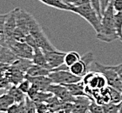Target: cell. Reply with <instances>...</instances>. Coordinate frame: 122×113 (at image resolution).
Masks as SVG:
<instances>
[{
	"mask_svg": "<svg viewBox=\"0 0 122 113\" xmlns=\"http://www.w3.org/2000/svg\"><path fill=\"white\" fill-rule=\"evenodd\" d=\"M114 9L112 0L107 6V10L102 14L101 27L99 33H96V38L105 43H111L119 38L114 21Z\"/></svg>",
	"mask_w": 122,
	"mask_h": 113,
	"instance_id": "1",
	"label": "cell"
},
{
	"mask_svg": "<svg viewBox=\"0 0 122 113\" xmlns=\"http://www.w3.org/2000/svg\"><path fill=\"white\" fill-rule=\"evenodd\" d=\"M70 11L80 16L92 26L96 33L99 32L100 27H101L102 18L99 16L96 10L92 7L91 3L80 5V6H70Z\"/></svg>",
	"mask_w": 122,
	"mask_h": 113,
	"instance_id": "2",
	"label": "cell"
},
{
	"mask_svg": "<svg viewBox=\"0 0 122 113\" xmlns=\"http://www.w3.org/2000/svg\"><path fill=\"white\" fill-rule=\"evenodd\" d=\"M6 47L9 48L18 58L30 60L32 59L34 50L25 42L17 41L10 38L6 39Z\"/></svg>",
	"mask_w": 122,
	"mask_h": 113,
	"instance_id": "3",
	"label": "cell"
},
{
	"mask_svg": "<svg viewBox=\"0 0 122 113\" xmlns=\"http://www.w3.org/2000/svg\"><path fill=\"white\" fill-rule=\"evenodd\" d=\"M93 69L95 71L101 73L105 76L107 81V85L118 89L122 92V81L114 70L110 68L109 65H103L99 62L94 63Z\"/></svg>",
	"mask_w": 122,
	"mask_h": 113,
	"instance_id": "4",
	"label": "cell"
},
{
	"mask_svg": "<svg viewBox=\"0 0 122 113\" xmlns=\"http://www.w3.org/2000/svg\"><path fill=\"white\" fill-rule=\"evenodd\" d=\"M93 62V53L89 51L82 56L81 58L78 62L70 66V71L72 74L83 78L88 71H90V68Z\"/></svg>",
	"mask_w": 122,
	"mask_h": 113,
	"instance_id": "5",
	"label": "cell"
},
{
	"mask_svg": "<svg viewBox=\"0 0 122 113\" xmlns=\"http://www.w3.org/2000/svg\"><path fill=\"white\" fill-rule=\"evenodd\" d=\"M49 78L52 83L58 84H68L82 80V78L72 74L70 70H51Z\"/></svg>",
	"mask_w": 122,
	"mask_h": 113,
	"instance_id": "6",
	"label": "cell"
},
{
	"mask_svg": "<svg viewBox=\"0 0 122 113\" xmlns=\"http://www.w3.org/2000/svg\"><path fill=\"white\" fill-rule=\"evenodd\" d=\"M47 91L51 92L54 96L59 98L60 100L64 102H71L74 103L76 99V97L71 95V93L68 90V89L63 84H51L49 86Z\"/></svg>",
	"mask_w": 122,
	"mask_h": 113,
	"instance_id": "7",
	"label": "cell"
},
{
	"mask_svg": "<svg viewBox=\"0 0 122 113\" xmlns=\"http://www.w3.org/2000/svg\"><path fill=\"white\" fill-rule=\"evenodd\" d=\"M46 59L47 61L48 64L50 65L51 69L60 66L65 63V51H60L58 50H43Z\"/></svg>",
	"mask_w": 122,
	"mask_h": 113,
	"instance_id": "8",
	"label": "cell"
},
{
	"mask_svg": "<svg viewBox=\"0 0 122 113\" xmlns=\"http://www.w3.org/2000/svg\"><path fill=\"white\" fill-rule=\"evenodd\" d=\"M15 15H16V24L17 28L21 30L26 35L29 34V18L30 14L26 12L25 10L20 8H15Z\"/></svg>",
	"mask_w": 122,
	"mask_h": 113,
	"instance_id": "9",
	"label": "cell"
},
{
	"mask_svg": "<svg viewBox=\"0 0 122 113\" xmlns=\"http://www.w3.org/2000/svg\"><path fill=\"white\" fill-rule=\"evenodd\" d=\"M25 78L28 79L31 84L36 86L41 91H47L49 86L52 84V81L49 76H38V77H31L27 74L25 75Z\"/></svg>",
	"mask_w": 122,
	"mask_h": 113,
	"instance_id": "10",
	"label": "cell"
},
{
	"mask_svg": "<svg viewBox=\"0 0 122 113\" xmlns=\"http://www.w3.org/2000/svg\"><path fill=\"white\" fill-rule=\"evenodd\" d=\"M91 99L86 96L76 97L73 103L72 113H88Z\"/></svg>",
	"mask_w": 122,
	"mask_h": 113,
	"instance_id": "11",
	"label": "cell"
},
{
	"mask_svg": "<svg viewBox=\"0 0 122 113\" xmlns=\"http://www.w3.org/2000/svg\"><path fill=\"white\" fill-rule=\"evenodd\" d=\"M17 28V24H16V15H15V9L8 13L7 18L5 19V30L6 39L10 38L12 37L13 31Z\"/></svg>",
	"mask_w": 122,
	"mask_h": 113,
	"instance_id": "12",
	"label": "cell"
},
{
	"mask_svg": "<svg viewBox=\"0 0 122 113\" xmlns=\"http://www.w3.org/2000/svg\"><path fill=\"white\" fill-rule=\"evenodd\" d=\"M68 89V90L71 93V95L74 97H79V96H86V86L83 81H79L77 83L68 84H63Z\"/></svg>",
	"mask_w": 122,
	"mask_h": 113,
	"instance_id": "13",
	"label": "cell"
},
{
	"mask_svg": "<svg viewBox=\"0 0 122 113\" xmlns=\"http://www.w3.org/2000/svg\"><path fill=\"white\" fill-rule=\"evenodd\" d=\"M31 61H32V63L34 64L42 66V67L46 68L48 70H51L50 65L47 63V61H46L43 50L40 49V48H38V49L34 50V53H33V57Z\"/></svg>",
	"mask_w": 122,
	"mask_h": 113,
	"instance_id": "14",
	"label": "cell"
},
{
	"mask_svg": "<svg viewBox=\"0 0 122 113\" xmlns=\"http://www.w3.org/2000/svg\"><path fill=\"white\" fill-rule=\"evenodd\" d=\"M7 92L14 98L15 103H18L25 102L26 97H27L25 93H24L20 89L18 88V85H12L11 84L10 86V88L7 90Z\"/></svg>",
	"mask_w": 122,
	"mask_h": 113,
	"instance_id": "15",
	"label": "cell"
},
{
	"mask_svg": "<svg viewBox=\"0 0 122 113\" xmlns=\"http://www.w3.org/2000/svg\"><path fill=\"white\" fill-rule=\"evenodd\" d=\"M50 72H51V70L32 64L27 70L25 74L31 76V77H38V76H49Z\"/></svg>",
	"mask_w": 122,
	"mask_h": 113,
	"instance_id": "16",
	"label": "cell"
},
{
	"mask_svg": "<svg viewBox=\"0 0 122 113\" xmlns=\"http://www.w3.org/2000/svg\"><path fill=\"white\" fill-rule=\"evenodd\" d=\"M14 103H15L14 98L8 92L0 95V112L6 113L8 108Z\"/></svg>",
	"mask_w": 122,
	"mask_h": 113,
	"instance_id": "17",
	"label": "cell"
},
{
	"mask_svg": "<svg viewBox=\"0 0 122 113\" xmlns=\"http://www.w3.org/2000/svg\"><path fill=\"white\" fill-rule=\"evenodd\" d=\"M46 103H48L49 106V110L53 113L55 111H59V110H62L63 108V104H64V101L60 100L59 98H57L56 96H52L49 98L48 100L46 101Z\"/></svg>",
	"mask_w": 122,
	"mask_h": 113,
	"instance_id": "18",
	"label": "cell"
},
{
	"mask_svg": "<svg viewBox=\"0 0 122 113\" xmlns=\"http://www.w3.org/2000/svg\"><path fill=\"white\" fill-rule=\"evenodd\" d=\"M38 1H40L41 3H43L44 5L50 6V7L59 9V10H68V11H70V6L66 5L63 2H61L60 0H38Z\"/></svg>",
	"mask_w": 122,
	"mask_h": 113,
	"instance_id": "19",
	"label": "cell"
},
{
	"mask_svg": "<svg viewBox=\"0 0 122 113\" xmlns=\"http://www.w3.org/2000/svg\"><path fill=\"white\" fill-rule=\"evenodd\" d=\"M32 64H33L32 61L30 60V59H25V58H18V59L12 64V65L17 68V69H18V70H20L21 71H23V72L25 73Z\"/></svg>",
	"mask_w": 122,
	"mask_h": 113,
	"instance_id": "20",
	"label": "cell"
},
{
	"mask_svg": "<svg viewBox=\"0 0 122 113\" xmlns=\"http://www.w3.org/2000/svg\"><path fill=\"white\" fill-rule=\"evenodd\" d=\"M8 13L0 14V46L6 47V36L5 30V23Z\"/></svg>",
	"mask_w": 122,
	"mask_h": 113,
	"instance_id": "21",
	"label": "cell"
},
{
	"mask_svg": "<svg viewBox=\"0 0 122 113\" xmlns=\"http://www.w3.org/2000/svg\"><path fill=\"white\" fill-rule=\"evenodd\" d=\"M80 58L81 57L77 51H68L66 53V56H65V64L70 67L73 64L78 62Z\"/></svg>",
	"mask_w": 122,
	"mask_h": 113,
	"instance_id": "22",
	"label": "cell"
},
{
	"mask_svg": "<svg viewBox=\"0 0 122 113\" xmlns=\"http://www.w3.org/2000/svg\"><path fill=\"white\" fill-rule=\"evenodd\" d=\"M111 95V102L114 103H120L122 102V92L118 89L108 86Z\"/></svg>",
	"mask_w": 122,
	"mask_h": 113,
	"instance_id": "23",
	"label": "cell"
},
{
	"mask_svg": "<svg viewBox=\"0 0 122 113\" xmlns=\"http://www.w3.org/2000/svg\"><path fill=\"white\" fill-rule=\"evenodd\" d=\"M120 103H107L106 104H103V111L104 113H120Z\"/></svg>",
	"mask_w": 122,
	"mask_h": 113,
	"instance_id": "24",
	"label": "cell"
},
{
	"mask_svg": "<svg viewBox=\"0 0 122 113\" xmlns=\"http://www.w3.org/2000/svg\"><path fill=\"white\" fill-rule=\"evenodd\" d=\"M53 94L51 92H49V91H41L39 90L37 95L35 96V98H33V101L35 103H39V102H45L46 103V101L48 100L49 98L52 97Z\"/></svg>",
	"mask_w": 122,
	"mask_h": 113,
	"instance_id": "25",
	"label": "cell"
},
{
	"mask_svg": "<svg viewBox=\"0 0 122 113\" xmlns=\"http://www.w3.org/2000/svg\"><path fill=\"white\" fill-rule=\"evenodd\" d=\"M114 21L117 33L119 35V38H120V37H122V11H117L115 13Z\"/></svg>",
	"mask_w": 122,
	"mask_h": 113,
	"instance_id": "26",
	"label": "cell"
},
{
	"mask_svg": "<svg viewBox=\"0 0 122 113\" xmlns=\"http://www.w3.org/2000/svg\"><path fill=\"white\" fill-rule=\"evenodd\" d=\"M89 112L90 113H104L103 107L101 104H99L94 100H91V103L89 105Z\"/></svg>",
	"mask_w": 122,
	"mask_h": 113,
	"instance_id": "27",
	"label": "cell"
},
{
	"mask_svg": "<svg viewBox=\"0 0 122 113\" xmlns=\"http://www.w3.org/2000/svg\"><path fill=\"white\" fill-rule=\"evenodd\" d=\"M25 37H26L25 33H24L23 31H22L21 30H19L18 28H16L15 30L13 31V34H12V37H11V38H14V39L17 41L25 42Z\"/></svg>",
	"mask_w": 122,
	"mask_h": 113,
	"instance_id": "28",
	"label": "cell"
},
{
	"mask_svg": "<svg viewBox=\"0 0 122 113\" xmlns=\"http://www.w3.org/2000/svg\"><path fill=\"white\" fill-rule=\"evenodd\" d=\"M30 86H31V83H30L28 79H25V78L23 81H21L20 83L18 84V88L20 89L24 93H25V94H27L28 90L30 88Z\"/></svg>",
	"mask_w": 122,
	"mask_h": 113,
	"instance_id": "29",
	"label": "cell"
},
{
	"mask_svg": "<svg viewBox=\"0 0 122 113\" xmlns=\"http://www.w3.org/2000/svg\"><path fill=\"white\" fill-rule=\"evenodd\" d=\"M35 104H36V111H37V113H45L46 111H50L47 103L39 102V103H35Z\"/></svg>",
	"mask_w": 122,
	"mask_h": 113,
	"instance_id": "30",
	"label": "cell"
},
{
	"mask_svg": "<svg viewBox=\"0 0 122 113\" xmlns=\"http://www.w3.org/2000/svg\"><path fill=\"white\" fill-rule=\"evenodd\" d=\"M25 42L26 44H28L30 45V47H32L33 50H36V49L39 48L38 46V44H37V42H36L35 38H33V37L31 35H30V33H29L28 35H26L25 40Z\"/></svg>",
	"mask_w": 122,
	"mask_h": 113,
	"instance_id": "31",
	"label": "cell"
},
{
	"mask_svg": "<svg viewBox=\"0 0 122 113\" xmlns=\"http://www.w3.org/2000/svg\"><path fill=\"white\" fill-rule=\"evenodd\" d=\"M11 85L9 81L6 79L5 76L0 73V89H5V90H8L10 88V86Z\"/></svg>",
	"mask_w": 122,
	"mask_h": 113,
	"instance_id": "32",
	"label": "cell"
},
{
	"mask_svg": "<svg viewBox=\"0 0 122 113\" xmlns=\"http://www.w3.org/2000/svg\"><path fill=\"white\" fill-rule=\"evenodd\" d=\"M91 5H92V7L96 10L98 12L99 16L102 18V12H101V7H100V1L99 0H90Z\"/></svg>",
	"mask_w": 122,
	"mask_h": 113,
	"instance_id": "33",
	"label": "cell"
},
{
	"mask_svg": "<svg viewBox=\"0 0 122 113\" xmlns=\"http://www.w3.org/2000/svg\"><path fill=\"white\" fill-rule=\"evenodd\" d=\"M19 108H20V103H14L8 108L6 113H18L19 112Z\"/></svg>",
	"mask_w": 122,
	"mask_h": 113,
	"instance_id": "34",
	"label": "cell"
},
{
	"mask_svg": "<svg viewBox=\"0 0 122 113\" xmlns=\"http://www.w3.org/2000/svg\"><path fill=\"white\" fill-rule=\"evenodd\" d=\"M112 5L116 12L122 11V0H112Z\"/></svg>",
	"mask_w": 122,
	"mask_h": 113,
	"instance_id": "35",
	"label": "cell"
},
{
	"mask_svg": "<svg viewBox=\"0 0 122 113\" xmlns=\"http://www.w3.org/2000/svg\"><path fill=\"white\" fill-rule=\"evenodd\" d=\"M110 68H112V70H114L117 72L118 76L120 77V80L122 81V64H118V65H109Z\"/></svg>",
	"mask_w": 122,
	"mask_h": 113,
	"instance_id": "36",
	"label": "cell"
},
{
	"mask_svg": "<svg viewBox=\"0 0 122 113\" xmlns=\"http://www.w3.org/2000/svg\"><path fill=\"white\" fill-rule=\"evenodd\" d=\"M100 1V7H101V12L102 14L105 12V10H107V6L109 5L112 0H99Z\"/></svg>",
	"mask_w": 122,
	"mask_h": 113,
	"instance_id": "37",
	"label": "cell"
},
{
	"mask_svg": "<svg viewBox=\"0 0 122 113\" xmlns=\"http://www.w3.org/2000/svg\"><path fill=\"white\" fill-rule=\"evenodd\" d=\"M90 0H75L73 5L71 6H80V5H86V4H89Z\"/></svg>",
	"mask_w": 122,
	"mask_h": 113,
	"instance_id": "38",
	"label": "cell"
},
{
	"mask_svg": "<svg viewBox=\"0 0 122 113\" xmlns=\"http://www.w3.org/2000/svg\"><path fill=\"white\" fill-rule=\"evenodd\" d=\"M18 113H26L25 105V102L20 103V108H19V112Z\"/></svg>",
	"mask_w": 122,
	"mask_h": 113,
	"instance_id": "39",
	"label": "cell"
},
{
	"mask_svg": "<svg viewBox=\"0 0 122 113\" xmlns=\"http://www.w3.org/2000/svg\"><path fill=\"white\" fill-rule=\"evenodd\" d=\"M61 2H63L64 4H66V5L68 6H71L73 5V3L75 2V0H60Z\"/></svg>",
	"mask_w": 122,
	"mask_h": 113,
	"instance_id": "40",
	"label": "cell"
},
{
	"mask_svg": "<svg viewBox=\"0 0 122 113\" xmlns=\"http://www.w3.org/2000/svg\"><path fill=\"white\" fill-rule=\"evenodd\" d=\"M53 113H66V111H64V110H59V111H55V112Z\"/></svg>",
	"mask_w": 122,
	"mask_h": 113,
	"instance_id": "41",
	"label": "cell"
},
{
	"mask_svg": "<svg viewBox=\"0 0 122 113\" xmlns=\"http://www.w3.org/2000/svg\"><path fill=\"white\" fill-rule=\"evenodd\" d=\"M120 113H122V102H121V104H120Z\"/></svg>",
	"mask_w": 122,
	"mask_h": 113,
	"instance_id": "42",
	"label": "cell"
},
{
	"mask_svg": "<svg viewBox=\"0 0 122 113\" xmlns=\"http://www.w3.org/2000/svg\"><path fill=\"white\" fill-rule=\"evenodd\" d=\"M45 113H52L51 111H46V112H45Z\"/></svg>",
	"mask_w": 122,
	"mask_h": 113,
	"instance_id": "43",
	"label": "cell"
},
{
	"mask_svg": "<svg viewBox=\"0 0 122 113\" xmlns=\"http://www.w3.org/2000/svg\"><path fill=\"white\" fill-rule=\"evenodd\" d=\"M119 39H120V41H121V42H122V37H120V38H119Z\"/></svg>",
	"mask_w": 122,
	"mask_h": 113,
	"instance_id": "44",
	"label": "cell"
},
{
	"mask_svg": "<svg viewBox=\"0 0 122 113\" xmlns=\"http://www.w3.org/2000/svg\"><path fill=\"white\" fill-rule=\"evenodd\" d=\"M0 47H2V46H0Z\"/></svg>",
	"mask_w": 122,
	"mask_h": 113,
	"instance_id": "45",
	"label": "cell"
},
{
	"mask_svg": "<svg viewBox=\"0 0 122 113\" xmlns=\"http://www.w3.org/2000/svg\"><path fill=\"white\" fill-rule=\"evenodd\" d=\"M88 113H90V112H88Z\"/></svg>",
	"mask_w": 122,
	"mask_h": 113,
	"instance_id": "46",
	"label": "cell"
},
{
	"mask_svg": "<svg viewBox=\"0 0 122 113\" xmlns=\"http://www.w3.org/2000/svg\"><path fill=\"white\" fill-rule=\"evenodd\" d=\"M0 113H1V112H0Z\"/></svg>",
	"mask_w": 122,
	"mask_h": 113,
	"instance_id": "47",
	"label": "cell"
}]
</instances>
